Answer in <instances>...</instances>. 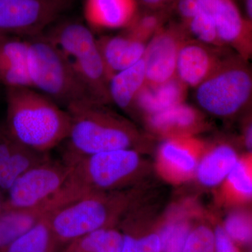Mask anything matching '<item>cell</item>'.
<instances>
[{
    "instance_id": "obj_34",
    "label": "cell",
    "mask_w": 252,
    "mask_h": 252,
    "mask_svg": "<svg viewBox=\"0 0 252 252\" xmlns=\"http://www.w3.org/2000/svg\"><path fill=\"white\" fill-rule=\"evenodd\" d=\"M4 192L1 190V188H0V213L2 212L3 207H4V203L5 197L4 195Z\"/></svg>"
},
{
    "instance_id": "obj_30",
    "label": "cell",
    "mask_w": 252,
    "mask_h": 252,
    "mask_svg": "<svg viewBox=\"0 0 252 252\" xmlns=\"http://www.w3.org/2000/svg\"><path fill=\"white\" fill-rule=\"evenodd\" d=\"M214 235L216 252H238L232 239L225 233L223 228L217 227Z\"/></svg>"
},
{
    "instance_id": "obj_11",
    "label": "cell",
    "mask_w": 252,
    "mask_h": 252,
    "mask_svg": "<svg viewBox=\"0 0 252 252\" xmlns=\"http://www.w3.org/2000/svg\"><path fill=\"white\" fill-rule=\"evenodd\" d=\"M49 157L23 145L0 123V188L4 193L23 172Z\"/></svg>"
},
{
    "instance_id": "obj_18",
    "label": "cell",
    "mask_w": 252,
    "mask_h": 252,
    "mask_svg": "<svg viewBox=\"0 0 252 252\" xmlns=\"http://www.w3.org/2000/svg\"><path fill=\"white\" fill-rule=\"evenodd\" d=\"M200 116L195 108L185 102L149 116V124L156 132L180 136L198 127Z\"/></svg>"
},
{
    "instance_id": "obj_28",
    "label": "cell",
    "mask_w": 252,
    "mask_h": 252,
    "mask_svg": "<svg viewBox=\"0 0 252 252\" xmlns=\"http://www.w3.org/2000/svg\"><path fill=\"white\" fill-rule=\"evenodd\" d=\"M226 179L233 190L239 195L247 198L252 196V177L245 162L238 160L230 170Z\"/></svg>"
},
{
    "instance_id": "obj_3",
    "label": "cell",
    "mask_w": 252,
    "mask_h": 252,
    "mask_svg": "<svg viewBox=\"0 0 252 252\" xmlns=\"http://www.w3.org/2000/svg\"><path fill=\"white\" fill-rule=\"evenodd\" d=\"M27 40L28 71L33 89L65 109L74 104L94 102L70 63L42 34Z\"/></svg>"
},
{
    "instance_id": "obj_32",
    "label": "cell",
    "mask_w": 252,
    "mask_h": 252,
    "mask_svg": "<svg viewBox=\"0 0 252 252\" xmlns=\"http://www.w3.org/2000/svg\"><path fill=\"white\" fill-rule=\"evenodd\" d=\"M252 125L249 126L245 132V143L249 149H252Z\"/></svg>"
},
{
    "instance_id": "obj_16",
    "label": "cell",
    "mask_w": 252,
    "mask_h": 252,
    "mask_svg": "<svg viewBox=\"0 0 252 252\" xmlns=\"http://www.w3.org/2000/svg\"><path fill=\"white\" fill-rule=\"evenodd\" d=\"M188 87L175 76L157 85L145 84L135 97L133 105L149 114H157L185 102Z\"/></svg>"
},
{
    "instance_id": "obj_33",
    "label": "cell",
    "mask_w": 252,
    "mask_h": 252,
    "mask_svg": "<svg viewBox=\"0 0 252 252\" xmlns=\"http://www.w3.org/2000/svg\"><path fill=\"white\" fill-rule=\"evenodd\" d=\"M252 0H245L246 4V11L248 14V20L252 21Z\"/></svg>"
},
{
    "instance_id": "obj_20",
    "label": "cell",
    "mask_w": 252,
    "mask_h": 252,
    "mask_svg": "<svg viewBox=\"0 0 252 252\" xmlns=\"http://www.w3.org/2000/svg\"><path fill=\"white\" fill-rule=\"evenodd\" d=\"M238 160L236 152L231 147L218 146L207 153L197 165V178L205 187H216L227 178Z\"/></svg>"
},
{
    "instance_id": "obj_24",
    "label": "cell",
    "mask_w": 252,
    "mask_h": 252,
    "mask_svg": "<svg viewBox=\"0 0 252 252\" xmlns=\"http://www.w3.org/2000/svg\"><path fill=\"white\" fill-rule=\"evenodd\" d=\"M195 40L207 45L224 47L220 42L216 28L208 15L199 9L197 14L186 23H182Z\"/></svg>"
},
{
    "instance_id": "obj_8",
    "label": "cell",
    "mask_w": 252,
    "mask_h": 252,
    "mask_svg": "<svg viewBox=\"0 0 252 252\" xmlns=\"http://www.w3.org/2000/svg\"><path fill=\"white\" fill-rule=\"evenodd\" d=\"M188 34L182 23L162 26L154 34L146 46L143 57L146 84L157 85L175 77L179 52Z\"/></svg>"
},
{
    "instance_id": "obj_4",
    "label": "cell",
    "mask_w": 252,
    "mask_h": 252,
    "mask_svg": "<svg viewBox=\"0 0 252 252\" xmlns=\"http://www.w3.org/2000/svg\"><path fill=\"white\" fill-rule=\"evenodd\" d=\"M126 198L117 192L82 195L50 212L49 221L56 243H72L99 228L107 227L125 207Z\"/></svg>"
},
{
    "instance_id": "obj_22",
    "label": "cell",
    "mask_w": 252,
    "mask_h": 252,
    "mask_svg": "<svg viewBox=\"0 0 252 252\" xmlns=\"http://www.w3.org/2000/svg\"><path fill=\"white\" fill-rule=\"evenodd\" d=\"M46 214L31 229L15 240L3 252H53L56 244Z\"/></svg>"
},
{
    "instance_id": "obj_10",
    "label": "cell",
    "mask_w": 252,
    "mask_h": 252,
    "mask_svg": "<svg viewBox=\"0 0 252 252\" xmlns=\"http://www.w3.org/2000/svg\"><path fill=\"white\" fill-rule=\"evenodd\" d=\"M223 50L187 39L179 52L176 76L187 87L195 89L231 56Z\"/></svg>"
},
{
    "instance_id": "obj_29",
    "label": "cell",
    "mask_w": 252,
    "mask_h": 252,
    "mask_svg": "<svg viewBox=\"0 0 252 252\" xmlns=\"http://www.w3.org/2000/svg\"><path fill=\"white\" fill-rule=\"evenodd\" d=\"M122 252H161L160 239L157 234L139 239L124 235Z\"/></svg>"
},
{
    "instance_id": "obj_31",
    "label": "cell",
    "mask_w": 252,
    "mask_h": 252,
    "mask_svg": "<svg viewBox=\"0 0 252 252\" xmlns=\"http://www.w3.org/2000/svg\"><path fill=\"white\" fill-rule=\"evenodd\" d=\"M138 1L151 11H158L173 9L177 0H138Z\"/></svg>"
},
{
    "instance_id": "obj_12",
    "label": "cell",
    "mask_w": 252,
    "mask_h": 252,
    "mask_svg": "<svg viewBox=\"0 0 252 252\" xmlns=\"http://www.w3.org/2000/svg\"><path fill=\"white\" fill-rule=\"evenodd\" d=\"M138 0H85L84 16L91 28L126 29L138 16Z\"/></svg>"
},
{
    "instance_id": "obj_7",
    "label": "cell",
    "mask_w": 252,
    "mask_h": 252,
    "mask_svg": "<svg viewBox=\"0 0 252 252\" xmlns=\"http://www.w3.org/2000/svg\"><path fill=\"white\" fill-rule=\"evenodd\" d=\"M70 4V0H0V35H40Z\"/></svg>"
},
{
    "instance_id": "obj_2",
    "label": "cell",
    "mask_w": 252,
    "mask_h": 252,
    "mask_svg": "<svg viewBox=\"0 0 252 252\" xmlns=\"http://www.w3.org/2000/svg\"><path fill=\"white\" fill-rule=\"evenodd\" d=\"M65 110L71 124L63 160L72 161L94 154L132 148L137 140L130 122L109 110L104 104L85 102Z\"/></svg>"
},
{
    "instance_id": "obj_5",
    "label": "cell",
    "mask_w": 252,
    "mask_h": 252,
    "mask_svg": "<svg viewBox=\"0 0 252 252\" xmlns=\"http://www.w3.org/2000/svg\"><path fill=\"white\" fill-rule=\"evenodd\" d=\"M252 72L240 55L231 56L195 88V99L205 112L229 117L251 100Z\"/></svg>"
},
{
    "instance_id": "obj_27",
    "label": "cell",
    "mask_w": 252,
    "mask_h": 252,
    "mask_svg": "<svg viewBox=\"0 0 252 252\" xmlns=\"http://www.w3.org/2000/svg\"><path fill=\"white\" fill-rule=\"evenodd\" d=\"M215 235L206 226H199L190 232L182 252H214Z\"/></svg>"
},
{
    "instance_id": "obj_21",
    "label": "cell",
    "mask_w": 252,
    "mask_h": 252,
    "mask_svg": "<svg viewBox=\"0 0 252 252\" xmlns=\"http://www.w3.org/2000/svg\"><path fill=\"white\" fill-rule=\"evenodd\" d=\"M188 140L173 138L165 141L160 149V160L168 172L187 177L196 170V158Z\"/></svg>"
},
{
    "instance_id": "obj_25",
    "label": "cell",
    "mask_w": 252,
    "mask_h": 252,
    "mask_svg": "<svg viewBox=\"0 0 252 252\" xmlns=\"http://www.w3.org/2000/svg\"><path fill=\"white\" fill-rule=\"evenodd\" d=\"M190 232L189 225L183 222L165 225L158 235L161 252H182Z\"/></svg>"
},
{
    "instance_id": "obj_6",
    "label": "cell",
    "mask_w": 252,
    "mask_h": 252,
    "mask_svg": "<svg viewBox=\"0 0 252 252\" xmlns=\"http://www.w3.org/2000/svg\"><path fill=\"white\" fill-rule=\"evenodd\" d=\"M71 170L72 165L69 162L51 157L31 167L6 192L3 210L47 206L54 211Z\"/></svg>"
},
{
    "instance_id": "obj_17",
    "label": "cell",
    "mask_w": 252,
    "mask_h": 252,
    "mask_svg": "<svg viewBox=\"0 0 252 252\" xmlns=\"http://www.w3.org/2000/svg\"><path fill=\"white\" fill-rule=\"evenodd\" d=\"M146 82L145 64L142 59L112 76L109 84L110 101L124 110L131 108Z\"/></svg>"
},
{
    "instance_id": "obj_26",
    "label": "cell",
    "mask_w": 252,
    "mask_h": 252,
    "mask_svg": "<svg viewBox=\"0 0 252 252\" xmlns=\"http://www.w3.org/2000/svg\"><path fill=\"white\" fill-rule=\"evenodd\" d=\"M223 229L232 240L242 243L252 240L251 220L243 213H233L226 219Z\"/></svg>"
},
{
    "instance_id": "obj_15",
    "label": "cell",
    "mask_w": 252,
    "mask_h": 252,
    "mask_svg": "<svg viewBox=\"0 0 252 252\" xmlns=\"http://www.w3.org/2000/svg\"><path fill=\"white\" fill-rule=\"evenodd\" d=\"M125 32L97 39V46L111 78L114 74L134 65L143 59L144 41L125 29Z\"/></svg>"
},
{
    "instance_id": "obj_19",
    "label": "cell",
    "mask_w": 252,
    "mask_h": 252,
    "mask_svg": "<svg viewBox=\"0 0 252 252\" xmlns=\"http://www.w3.org/2000/svg\"><path fill=\"white\" fill-rule=\"evenodd\" d=\"M51 212L47 206L3 210L0 213V252H4L15 240Z\"/></svg>"
},
{
    "instance_id": "obj_1",
    "label": "cell",
    "mask_w": 252,
    "mask_h": 252,
    "mask_svg": "<svg viewBox=\"0 0 252 252\" xmlns=\"http://www.w3.org/2000/svg\"><path fill=\"white\" fill-rule=\"evenodd\" d=\"M6 101L5 126L23 145L49 154L67 139L69 113L45 94L31 87L6 88Z\"/></svg>"
},
{
    "instance_id": "obj_13",
    "label": "cell",
    "mask_w": 252,
    "mask_h": 252,
    "mask_svg": "<svg viewBox=\"0 0 252 252\" xmlns=\"http://www.w3.org/2000/svg\"><path fill=\"white\" fill-rule=\"evenodd\" d=\"M41 34L69 62L89 52L97 44L91 28L79 21L54 23Z\"/></svg>"
},
{
    "instance_id": "obj_9",
    "label": "cell",
    "mask_w": 252,
    "mask_h": 252,
    "mask_svg": "<svg viewBox=\"0 0 252 252\" xmlns=\"http://www.w3.org/2000/svg\"><path fill=\"white\" fill-rule=\"evenodd\" d=\"M199 9L211 18L223 46L248 59L252 51V21L244 18L234 0H198Z\"/></svg>"
},
{
    "instance_id": "obj_14",
    "label": "cell",
    "mask_w": 252,
    "mask_h": 252,
    "mask_svg": "<svg viewBox=\"0 0 252 252\" xmlns=\"http://www.w3.org/2000/svg\"><path fill=\"white\" fill-rule=\"evenodd\" d=\"M28 42L18 36L0 35V84L32 88L28 71Z\"/></svg>"
},
{
    "instance_id": "obj_23",
    "label": "cell",
    "mask_w": 252,
    "mask_h": 252,
    "mask_svg": "<svg viewBox=\"0 0 252 252\" xmlns=\"http://www.w3.org/2000/svg\"><path fill=\"white\" fill-rule=\"evenodd\" d=\"M123 243L124 235L104 227L74 240L64 252H122Z\"/></svg>"
}]
</instances>
